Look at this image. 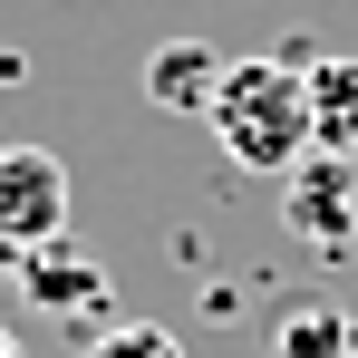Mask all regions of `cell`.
I'll return each instance as SVG.
<instances>
[{
    "mask_svg": "<svg viewBox=\"0 0 358 358\" xmlns=\"http://www.w3.org/2000/svg\"><path fill=\"white\" fill-rule=\"evenodd\" d=\"M281 223H291L320 262H349V252H358V194H349V165L310 155L300 175H281Z\"/></svg>",
    "mask_w": 358,
    "mask_h": 358,
    "instance_id": "obj_3",
    "label": "cell"
},
{
    "mask_svg": "<svg viewBox=\"0 0 358 358\" xmlns=\"http://www.w3.org/2000/svg\"><path fill=\"white\" fill-rule=\"evenodd\" d=\"M310 59H233L223 68V97H213V145L233 155L242 175H300L320 145H310Z\"/></svg>",
    "mask_w": 358,
    "mask_h": 358,
    "instance_id": "obj_1",
    "label": "cell"
},
{
    "mask_svg": "<svg viewBox=\"0 0 358 358\" xmlns=\"http://www.w3.org/2000/svg\"><path fill=\"white\" fill-rule=\"evenodd\" d=\"M271 358H358L349 310H329V300H291L281 329H271Z\"/></svg>",
    "mask_w": 358,
    "mask_h": 358,
    "instance_id": "obj_6",
    "label": "cell"
},
{
    "mask_svg": "<svg viewBox=\"0 0 358 358\" xmlns=\"http://www.w3.org/2000/svg\"><path fill=\"white\" fill-rule=\"evenodd\" d=\"M78 358H184L175 329H155V320H107V329H87Z\"/></svg>",
    "mask_w": 358,
    "mask_h": 358,
    "instance_id": "obj_8",
    "label": "cell"
},
{
    "mask_svg": "<svg viewBox=\"0 0 358 358\" xmlns=\"http://www.w3.org/2000/svg\"><path fill=\"white\" fill-rule=\"evenodd\" d=\"M310 145L358 175V59H310Z\"/></svg>",
    "mask_w": 358,
    "mask_h": 358,
    "instance_id": "obj_5",
    "label": "cell"
},
{
    "mask_svg": "<svg viewBox=\"0 0 358 358\" xmlns=\"http://www.w3.org/2000/svg\"><path fill=\"white\" fill-rule=\"evenodd\" d=\"M29 300H39V310H87V320H97V310H107V281H97L68 242H49V252H29Z\"/></svg>",
    "mask_w": 358,
    "mask_h": 358,
    "instance_id": "obj_7",
    "label": "cell"
},
{
    "mask_svg": "<svg viewBox=\"0 0 358 358\" xmlns=\"http://www.w3.org/2000/svg\"><path fill=\"white\" fill-rule=\"evenodd\" d=\"M223 49L213 39H155L145 49V107H165V117H213V97H223Z\"/></svg>",
    "mask_w": 358,
    "mask_h": 358,
    "instance_id": "obj_4",
    "label": "cell"
},
{
    "mask_svg": "<svg viewBox=\"0 0 358 358\" xmlns=\"http://www.w3.org/2000/svg\"><path fill=\"white\" fill-rule=\"evenodd\" d=\"M0 358H20V349H10V329H0Z\"/></svg>",
    "mask_w": 358,
    "mask_h": 358,
    "instance_id": "obj_9",
    "label": "cell"
},
{
    "mask_svg": "<svg viewBox=\"0 0 358 358\" xmlns=\"http://www.w3.org/2000/svg\"><path fill=\"white\" fill-rule=\"evenodd\" d=\"M68 242V165L49 145H0V252H49Z\"/></svg>",
    "mask_w": 358,
    "mask_h": 358,
    "instance_id": "obj_2",
    "label": "cell"
}]
</instances>
